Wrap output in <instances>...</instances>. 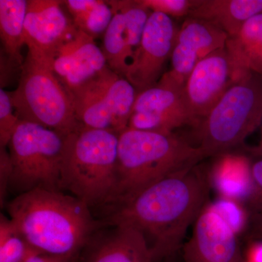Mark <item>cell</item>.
Wrapping results in <instances>:
<instances>
[{
    "label": "cell",
    "mask_w": 262,
    "mask_h": 262,
    "mask_svg": "<svg viewBox=\"0 0 262 262\" xmlns=\"http://www.w3.org/2000/svg\"><path fill=\"white\" fill-rule=\"evenodd\" d=\"M206 172L198 168L172 174L120 206L103 211L106 225H128L144 234L152 262L168 259L184 245V237L209 203Z\"/></svg>",
    "instance_id": "1"
},
{
    "label": "cell",
    "mask_w": 262,
    "mask_h": 262,
    "mask_svg": "<svg viewBox=\"0 0 262 262\" xmlns=\"http://www.w3.org/2000/svg\"><path fill=\"white\" fill-rule=\"evenodd\" d=\"M5 206L29 245L38 252L55 256L80 260L91 237L106 226L86 203L62 191L34 189Z\"/></svg>",
    "instance_id": "2"
},
{
    "label": "cell",
    "mask_w": 262,
    "mask_h": 262,
    "mask_svg": "<svg viewBox=\"0 0 262 262\" xmlns=\"http://www.w3.org/2000/svg\"><path fill=\"white\" fill-rule=\"evenodd\" d=\"M205 159L199 147L173 134L129 128L119 135L115 192L103 211L120 206L172 174Z\"/></svg>",
    "instance_id": "3"
},
{
    "label": "cell",
    "mask_w": 262,
    "mask_h": 262,
    "mask_svg": "<svg viewBox=\"0 0 262 262\" xmlns=\"http://www.w3.org/2000/svg\"><path fill=\"white\" fill-rule=\"evenodd\" d=\"M119 134L81 126L64 138L61 190L92 208L103 209L116 187Z\"/></svg>",
    "instance_id": "4"
},
{
    "label": "cell",
    "mask_w": 262,
    "mask_h": 262,
    "mask_svg": "<svg viewBox=\"0 0 262 262\" xmlns=\"http://www.w3.org/2000/svg\"><path fill=\"white\" fill-rule=\"evenodd\" d=\"M262 122V75L249 72L235 81L195 127L205 158L235 151Z\"/></svg>",
    "instance_id": "5"
},
{
    "label": "cell",
    "mask_w": 262,
    "mask_h": 262,
    "mask_svg": "<svg viewBox=\"0 0 262 262\" xmlns=\"http://www.w3.org/2000/svg\"><path fill=\"white\" fill-rule=\"evenodd\" d=\"M9 95L20 121L42 125L63 138L82 126L72 98L51 63L31 52L20 67L18 87Z\"/></svg>",
    "instance_id": "6"
},
{
    "label": "cell",
    "mask_w": 262,
    "mask_h": 262,
    "mask_svg": "<svg viewBox=\"0 0 262 262\" xmlns=\"http://www.w3.org/2000/svg\"><path fill=\"white\" fill-rule=\"evenodd\" d=\"M63 144L64 138L55 131L19 122L8 146L13 164L9 190L19 194L36 189L62 191Z\"/></svg>",
    "instance_id": "7"
},
{
    "label": "cell",
    "mask_w": 262,
    "mask_h": 262,
    "mask_svg": "<svg viewBox=\"0 0 262 262\" xmlns=\"http://www.w3.org/2000/svg\"><path fill=\"white\" fill-rule=\"evenodd\" d=\"M68 93L76 118L82 126L119 135L128 127L137 91L125 77L108 67Z\"/></svg>",
    "instance_id": "8"
},
{
    "label": "cell",
    "mask_w": 262,
    "mask_h": 262,
    "mask_svg": "<svg viewBox=\"0 0 262 262\" xmlns=\"http://www.w3.org/2000/svg\"><path fill=\"white\" fill-rule=\"evenodd\" d=\"M248 73L239 72L227 46L198 63L184 89L188 110L195 120L196 126L232 84Z\"/></svg>",
    "instance_id": "9"
},
{
    "label": "cell",
    "mask_w": 262,
    "mask_h": 262,
    "mask_svg": "<svg viewBox=\"0 0 262 262\" xmlns=\"http://www.w3.org/2000/svg\"><path fill=\"white\" fill-rule=\"evenodd\" d=\"M184 125L195 127L196 122L188 110L184 89L160 80L138 93L129 128L167 134Z\"/></svg>",
    "instance_id": "10"
},
{
    "label": "cell",
    "mask_w": 262,
    "mask_h": 262,
    "mask_svg": "<svg viewBox=\"0 0 262 262\" xmlns=\"http://www.w3.org/2000/svg\"><path fill=\"white\" fill-rule=\"evenodd\" d=\"M178 31L168 15L157 12L150 15L140 45L125 75L138 93L153 87L161 79Z\"/></svg>",
    "instance_id": "11"
},
{
    "label": "cell",
    "mask_w": 262,
    "mask_h": 262,
    "mask_svg": "<svg viewBox=\"0 0 262 262\" xmlns=\"http://www.w3.org/2000/svg\"><path fill=\"white\" fill-rule=\"evenodd\" d=\"M229 37L214 24L187 17L179 29L170 56L171 67L160 80L180 89L194 67L208 55L225 48Z\"/></svg>",
    "instance_id": "12"
},
{
    "label": "cell",
    "mask_w": 262,
    "mask_h": 262,
    "mask_svg": "<svg viewBox=\"0 0 262 262\" xmlns=\"http://www.w3.org/2000/svg\"><path fill=\"white\" fill-rule=\"evenodd\" d=\"M184 262H244L239 236L213 209L211 202L193 225L182 246Z\"/></svg>",
    "instance_id": "13"
},
{
    "label": "cell",
    "mask_w": 262,
    "mask_h": 262,
    "mask_svg": "<svg viewBox=\"0 0 262 262\" xmlns=\"http://www.w3.org/2000/svg\"><path fill=\"white\" fill-rule=\"evenodd\" d=\"M61 1L29 0L24 24L28 51L51 63L57 51L78 29L61 9Z\"/></svg>",
    "instance_id": "14"
},
{
    "label": "cell",
    "mask_w": 262,
    "mask_h": 262,
    "mask_svg": "<svg viewBox=\"0 0 262 262\" xmlns=\"http://www.w3.org/2000/svg\"><path fill=\"white\" fill-rule=\"evenodd\" d=\"M79 262H152V256L139 229L128 225H106L90 239Z\"/></svg>",
    "instance_id": "15"
},
{
    "label": "cell",
    "mask_w": 262,
    "mask_h": 262,
    "mask_svg": "<svg viewBox=\"0 0 262 262\" xmlns=\"http://www.w3.org/2000/svg\"><path fill=\"white\" fill-rule=\"evenodd\" d=\"M107 67L94 38L78 30L57 51L52 69L68 92L83 84Z\"/></svg>",
    "instance_id": "16"
},
{
    "label": "cell",
    "mask_w": 262,
    "mask_h": 262,
    "mask_svg": "<svg viewBox=\"0 0 262 262\" xmlns=\"http://www.w3.org/2000/svg\"><path fill=\"white\" fill-rule=\"evenodd\" d=\"M213 158L211 167L206 172L210 187L220 198L246 206L253 192L250 155L235 150Z\"/></svg>",
    "instance_id": "17"
},
{
    "label": "cell",
    "mask_w": 262,
    "mask_h": 262,
    "mask_svg": "<svg viewBox=\"0 0 262 262\" xmlns=\"http://www.w3.org/2000/svg\"><path fill=\"white\" fill-rule=\"evenodd\" d=\"M261 13L262 0H196L188 17L214 24L232 38L248 20Z\"/></svg>",
    "instance_id": "18"
},
{
    "label": "cell",
    "mask_w": 262,
    "mask_h": 262,
    "mask_svg": "<svg viewBox=\"0 0 262 262\" xmlns=\"http://www.w3.org/2000/svg\"><path fill=\"white\" fill-rule=\"evenodd\" d=\"M226 46L239 72L262 75V13L248 20Z\"/></svg>",
    "instance_id": "19"
},
{
    "label": "cell",
    "mask_w": 262,
    "mask_h": 262,
    "mask_svg": "<svg viewBox=\"0 0 262 262\" xmlns=\"http://www.w3.org/2000/svg\"><path fill=\"white\" fill-rule=\"evenodd\" d=\"M113 16L103 36L102 51L108 68L125 77L132 57L129 49L125 15L118 1H108Z\"/></svg>",
    "instance_id": "20"
},
{
    "label": "cell",
    "mask_w": 262,
    "mask_h": 262,
    "mask_svg": "<svg viewBox=\"0 0 262 262\" xmlns=\"http://www.w3.org/2000/svg\"><path fill=\"white\" fill-rule=\"evenodd\" d=\"M26 0H0V37L5 53L12 61L23 64L24 24L27 15Z\"/></svg>",
    "instance_id": "21"
},
{
    "label": "cell",
    "mask_w": 262,
    "mask_h": 262,
    "mask_svg": "<svg viewBox=\"0 0 262 262\" xmlns=\"http://www.w3.org/2000/svg\"><path fill=\"white\" fill-rule=\"evenodd\" d=\"M63 3L77 29L94 39L104 34L113 18V9L108 1L67 0Z\"/></svg>",
    "instance_id": "22"
},
{
    "label": "cell",
    "mask_w": 262,
    "mask_h": 262,
    "mask_svg": "<svg viewBox=\"0 0 262 262\" xmlns=\"http://www.w3.org/2000/svg\"><path fill=\"white\" fill-rule=\"evenodd\" d=\"M34 250L24 238L11 219L0 215V262H25Z\"/></svg>",
    "instance_id": "23"
},
{
    "label": "cell",
    "mask_w": 262,
    "mask_h": 262,
    "mask_svg": "<svg viewBox=\"0 0 262 262\" xmlns=\"http://www.w3.org/2000/svg\"><path fill=\"white\" fill-rule=\"evenodd\" d=\"M215 212L237 235L247 232L250 222V213L246 205L234 200L220 198L211 202Z\"/></svg>",
    "instance_id": "24"
},
{
    "label": "cell",
    "mask_w": 262,
    "mask_h": 262,
    "mask_svg": "<svg viewBox=\"0 0 262 262\" xmlns=\"http://www.w3.org/2000/svg\"><path fill=\"white\" fill-rule=\"evenodd\" d=\"M20 120L15 113L9 93L0 90V147H8Z\"/></svg>",
    "instance_id": "25"
},
{
    "label": "cell",
    "mask_w": 262,
    "mask_h": 262,
    "mask_svg": "<svg viewBox=\"0 0 262 262\" xmlns=\"http://www.w3.org/2000/svg\"><path fill=\"white\" fill-rule=\"evenodd\" d=\"M196 0H140L151 12L163 13L170 18L189 16Z\"/></svg>",
    "instance_id": "26"
},
{
    "label": "cell",
    "mask_w": 262,
    "mask_h": 262,
    "mask_svg": "<svg viewBox=\"0 0 262 262\" xmlns=\"http://www.w3.org/2000/svg\"><path fill=\"white\" fill-rule=\"evenodd\" d=\"M253 192L246 207L248 210L262 207V152L254 150L250 155Z\"/></svg>",
    "instance_id": "27"
},
{
    "label": "cell",
    "mask_w": 262,
    "mask_h": 262,
    "mask_svg": "<svg viewBox=\"0 0 262 262\" xmlns=\"http://www.w3.org/2000/svg\"><path fill=\"white\" fill-rule=\"evenodd\" d=\"M7 147H0V203L6 206L5 199L9 191L10 179L13 173V164Z\"/></svg>",
    "instance_id": "28"
},
{
    "label": "cell",
    "mask_w": 262,
    "mask_h": 262,
    "mask_svg": "<svg viewBox=\"0 0 262 262\" xmlns=\"http://www.w3.org/2000/svg\"><path fill=\"white\" fill-rule=\"evenodd\" d=\"M250 213L249 226L247 232L248 239L262 241V207L248 210Z\"/></svg>",
    "instance_id": "29"
},
{
    "label": "cell",
    "mask_w": 262,
    "mask_h": 262,
    "mask_svg": "<svg viewBox=\"0 0 262 262\" xmlns=\"http://www.w3.org/2000/svg\"><path fill=\"white\" fill-rule=\"evenodd\" d=\"M248 243L244 253V262H262V241L248 239Z\"/></svg>",
    "instance_id": "30"
},
{
    "label": "cell",
    "mask_w": 262,
    "mask_h": 262,
    "mask_svg": "<svg viewBox=\"0 0 262 262\" xmlns=\"http://www.w3.org/2000/svg\"><path fill=\"white\" fill-rule=\"evenodd\" d=\"M25 262H79V259L70 256H55L47 253H37L31 256Z\"/></svg>",
    "instance_id": "31"
},
{
    "label": "cell",
    "mask_w": 262,
    "mask_h": 262,
    "mask_svg": "<svg viewBox=\"0 0 262 262\" xmlns=\"http://www.w3.org/2000/svg\"><path fill=\"white\" fill-rule=\"evenodd\" d=\"M256 150H258V151H261V152H262V140H261V144H260L259 147H258V149Z\"/></svg>",
    "instance_id": "32"
}]
</instances>
